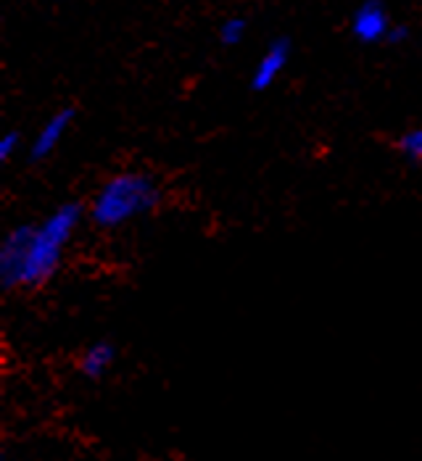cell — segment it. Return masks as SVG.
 Listing matches in <instances>:
<instances>
[{"label":"cell","instance_id":"cell-1","mask_svg":"<svg viewBox=\"0 0 422 461\" xmlns=\"http://www.w3.org/2000/svg\"><path fill=\"white\" fill-rule=\"evenodd\" d=\"M87 206L67 201L56 206L42 221L16 224L0 243V285L3 290H40L64 267V256L82 221Z\"/></svg>","mask_w":422,"mask_h":461},{"label":"cell","instance_id":"cell-2","mask_svg":"<svg viewBox=\"0 0 422 461\" xmlns=\"http://www.w3.org/2000/svg\"><path fill=\"white\" fill-rule=\"evenodd\" d=\"M164 203V187L148 172L127 169L101 182L87 203V221L101 232H116Z\"/></svg>","mask_w":422,"mask_h":461},{"label":"cell","instance_id":"cell-3","mask_svg":"<svg viewBox=\"0 0 422 461\" xmlns=\"http://www.w3.org/2000/svg\"><path fill=\"white\" fill-rule=\"evenodd\" d=\"M390 19H388L386 5L381 0H364L352 16V32L362 42H381L390 32Z\"/></svg>","mask_w":422,"mask_h":461},{"label":"cell","instance_id":"cell-4","mask_svg":"<svg viewBox=\"0 0 422 461\" xmlns=\"http://www.w3.org/2000/svg\"><path fill=\"white\" fill-rule=\"evenodd\" d=\"M288 59H290V42L280 37V40H272L270 48L264 50V56L259 59L256 69H253V77H251V87L253 90H267L272 87L278 79H280L282 69L288 67Z\"/></svg>","mask_w":422,"mask_h":461},{"label":"cell","instance_id":"cell-5","mask_svg":"<svg viewBox=\"0 0 422 461\" xmlns=\"http://www.w3.org/2000/svg\"><path fill=\"white\" fill-rule=\"evenodd\" d=\"M71 122H74V111H71V108H61L59 113H53V116L40 127V132H37L35 140L30 145V158H32V161L48 158V156L61 145V140L67 138Z\"/></svg>","mask_w":422,"mask_h":461},{"label":"cell","instance_id":"cell-6","mask_svg":"<svg viewBox=\"0 0 422 461\" xmlns=\"http://www.w3.org/2000/svg\"><path fill=\"white\" fill-rule=\"evenodd\" d=\"M116 356H119V351L111 340H96L77 356V372L85 380H104L106 375L114 369Z\"/></svg>","mask_w":422,"mask_h":461},{"label":"cell","instance_id":"cell-7","mask_svg":"<svg viewBox=\"0 0 422 461\" xmlns=\"http://www.w3.org/2000/svg\"><path fill=\"white\" fill-rule=\"evenodd\" d=\"M396 148H399V153H401L407 161L422 164V127L404 132V135L399 138V142H396Z\"/></svg>","mask_w":422,"mask_h":461},{"label":"cell","instance_id":"cell-8","mask_svg":"<svg viewBox=\"0 0 422 461\" xmlns=\"http://www.w3.org/2000/svg\"><path fill=\"white\" fill-rule=\"evenodd\" d=\"M243 37H246V19L233 16V19L222 22V27H219V40H222L225 45L233 48V45H238Z\"/></svg>","mask_w":422,"mask_h":461},{"label":"cell","instance_id":"cell-9","mask_svg":"<svg viewBox=\"0 0 422 461\" xmlns=\"http://www.w3.org/2000/svg\"><path fill=\"white\" fill-rule=\"evenodd\" d=\"M19 145H22V135L19 132H5L3 140H0V161H11L16 153H19Z\"/></svg>","mask_w":422,"mask_h":461},{"label":"cell","instance_id":"cell-10","mask_svg":"<svg viewBox=\"0 0 422 461\" xmlns=\"http://www.w3.org/2000/svg\"><path fill=\"white\" fill-rule=\"evenodd\" d=\"M401 40H407V27H390L386 42H401Z\"/></svg>","mask_w":422,"mask_h":461}]
</instances>
